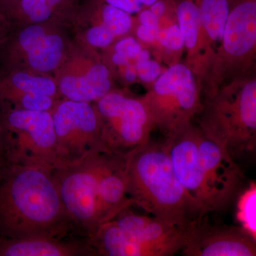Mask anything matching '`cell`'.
Wrapping results in <instances>:
<instances>
[{
    "mask_svg": "<svg viewBox=\"0 0 256 256\" xmlns=\"http://www.w3.org/2000/svg\"><path fill=\"white\" fill-rule=\"evenodd\" d=\"M116 8L124 10L128 14H138L146 8H149L156 0H99Z\"/></svg>",
    "mask_w": 256,
    "mask_h": 256,
    "instance_id": "27",
    "label": "cell"
},
{
    "mask_svg": "<svg viewBox=\"0 0 256 256\" xmlns=\"http://www.w3.org/2000/svg\"><path fill=\"white\" fill-rule=\"evenodd\" d=\"M16 1L18 0H0V11L4 14L5 11Z\"/></svg>",
    "mask_w": 256,
    "mask_h": 256,
    "instance_id": "32",
    "label": "cell"
},
{
    "mask_svg": "<svg viewBox=\"0 0 256 256\" xmlns=\"http://www.w3.org/2000/svg\"><path fill=\"white\" fill-rule=\"evenodd\" d=\"M106 154H96L54 170L60 198L74 230L86 238L98 228V184Z\"/></svg>",
    "mask_w": 256,
    "mask_h": 256,
    "instance_id": "11",
    "label": "cell"
},
{
    "mask_svg": "<svg viewBox=\"0 0 256 256\" xmlns=\"http://www.w3.org/2000/svg\"><path fill=\"white\" fill-rule=\"evenodd\" d=\"M158 50L165 54V56L172 60L173 64L178 63L175 58L180 57L184 50V42L178 23L160 28L158 38L154 42ZM161 53V54H162ZM172 62V60H170ZM172 65V64H171Z\"/></svg>",
    "mask_w": 256,
    "mask_h": 256,
    "instance_id": "24",
    "label": "cell"
},
{
    "mask_svg": "<svg viewBox=\"0 0 256 256\" xmlns=\"http://www.w3.org/2000/svg\"><path fill=\"white\" fill-rule=\"evenodd\" d=\"M73 40L70 28L57 24H30L13 28L0 45V69L53 77Z\"/></svg>",
    "mask_w": 256,
    "mask_h": 256,
    "instance_id": "5",
    "label": "cell"
},
{
    "mask_svg": "<svg viewBox=\"0 0 256 256\" xmlns=\"http://www.w3.org/2000/svg\"><path fill=\"white\" fill-rule=\"evenodd\" d=\"M256 0H230L222 41L203 82L205 96L234 80L255 76Z\"/></svg>",
    "mask_w": 256,
    "mask_h": 256,
    "instance_id": "4",
    "label": "cell"
},
{
    "mask_svg": "<svg viewBox=\"0 0 256 256\" xmlns=\"http://www.w3.org/2000/svg\"><path fill=\"white\" fill-rule=\"evenodd\" d=\"M74 230L54 170L8 164L0 174V235L63 238Z\"/></svg>",
    "mask_w": 256,
    "mask_h": 256,
    "instance_id": "1",
    "label": "cell"
},
{
    "mask_svg": "<svg viewBox=\"0 0 256 256\" xmlns=\"http://www.w3.org/2000/svg\"><path fill=\"white\" fill-rule=\"evenodd\" d=\"M138 14V22L140 24L148 26H159L160 18L153 14L149 8H146L140 12Z\"/></svg>",
    "mask_w": 256,
    "mask_h": 256,
    "instance_id": "29",
    "label": "cell"
},
{
    "mask_svg": "<svg viewBox=\"0 0 256 256\" xmlns=\"http://www.w3.org/2000/svg\"><path fill=\"white\" fill-rule=\"evenodd\" d=\"M176 23L183 35L186 64L202 84L206 75L200 10L196 0H175Z\"/></svg>",
    "mask_w": 256,
    "mask_h": 256,
    "instance_id": "21",
    "label": "cell"
},
{
    "mask_svg": "<svg viewBox=\"0 0 256 256\" xmlns=\"http://www.w3.org/2000/svg\"><path fill=\"white\" fill-rule=\"evenodd\" d=\"M126 156L106 154L98 184V227L114 220L120 212L133 205L127 194Z\"/></svg>",
    "mask_w": 256,
    "mask_h": 256,
    "instance_id": "18",
    "label": "cell"
},
{
    "mask_svg": "<svg viewBox=\"0 0 256 256\" xmlns=\"http://www.w3.org/2000/svg\"><path fill=\"white\" fill-rule=\"evenodd\" d=\"M200 128L234 158L256 146V76L234 80L205 96Z\"/></svg>",
    "mask_w": 256,
    "mask_h": 256,
    "instance_id": "3",
    "label": "cell"
},
{
    "mask_svg": "<svg viewBox=\"0 0 256 256\" xmlns=\"http://www.w3.org/2000/svg\"><path fill=\"white\" fill-rule=\"evenodd\" d=\"M138 79L146 84H152L162 73L161 64L158 60H146L136 62Z\"/></svg>",
    "mask_w": 256,
    "mask_h": 256,
    "instance_id": "26",
    "label": "cell"
},
{
    "mask_svg": "<svg viewBox=\"0 0 256 256\" xmlns=\"http://www.w3.org/2000/svg\"><path fill=\"white\" fill-rule=\"evenodd\" d=\"M60 98L54 77L0 69V109L50 111Z\"/></svg>",
    "mask_w": 256,
    "mask_h": 256,
    "instance_id": "14",
    "label": "cell"
},
{
    "mask_svg": "<svg viewBox=\"0 0 256 256\" xmlns=\"http://www.w3.org/2000/svg\"><path fill=\"white\" fill-rule=\"evenodd\" d=\"M198 127L191 124L164 137L173 170L188 194L206 214L224 210L198 160Z\"/></svg>",
    "mask_w": 256,
    "mask_h": 256,
    "instance_id": "12",
    "label": "cell"
},
{
    "mask_svg": "<svg viewBox=\"0 0 256 256\" xmlns=\"http://www.w3.org/2000/svg\"><path fill=\"white\" fill-rule=\"evenodd\" d=\"M120 228L148 248L153 256H170L181 252L192 238L198 224L178 226L154 216L138 215L124 208L112 220Z\"/></svg>",
    "mask_w": 256,
    "mask_h": 256,
    "instance_id": "15",
    "label": "cell"
},
{
    "mask_svg": "<svg viewBox=\"0 0 256 256\" xmlns=\"http://www.w3.org/2000/svg\"><path fill=\"white\" fill-rule=\"evenodd\" d=\"M203 86L200 79L185 64L176 63L152 84L142 96L154 128L164 137L191 124L201 114Z\"/></svg>",
    "mask_w": 256,
    "mask_h": 256,
    "instance_id": "6",
    "label": "cell"
},
{
    "mask_svg": "<svg viewBox=\"0 0 256 256\" xmlns=\"http://www.w3.org/2000/svg\"><path fill=\"white\" fill-rule=\"evenodd\" d=\"M256 238L242 227L198 224L181 254L186 256H256Z\"/></svg>",
    "mask_w": 256,
    "mask_h": 256,
    "instance_id": "17",
    "label": "cell"
},
{
    "mask_svg": "<svg viewBox=\"0 0 256 256\" xmlns=\"http://www.w3.org/2000/svg\"><path fill=\"white\" fill-rule=\"evenodd\" d=\"M198 153L208 184L224 208L242 192L244 174L228 152L207 138L198 127Z\"/></svg>",
    "mask_w": 256,
    "mask_h": 256,
    "instance_id": "16",
    "label": "cell"
},
{
    "mask_svg": "<svg viewBox=\"0 0 256 256\" xmlns=\"http://www.w3.org/2000/svg\"><path fill=\"white\" fill-rule=\"evenodd\" d=\"M134 20L124 10L99 0H84L70 30L78 41L101 50L132 31Z\"/></svg>",
    "mask_w": 256,
    "mask_h": 256,
    "instance_id": "13",
    "label": "cell"
},
{
    "mask_svg": "<svg viewBox=\"0 0 256 256\" xmlns=\"http://www.w3.org/2000/svg\"><path fill=\"white\" fill-rule=\"evenodd\" d=\"M84 0H18L4 13L13 28L53 23L70 28Z\"/></svg>",
    "mask_w": 256,
    "mask_h": 256,
    "instance_id": "19",
    "label": "cell"
},
{
    "mask_svg": "<svg viewBox=\"0 0 256 256\" xmlns=\"http://www.w3.org/2000/svg\"><path fill=\"white\" fill-rule=\"evenodd\" d=\"M86 240L94 256H153L150 249L120 228L114 220L101 224Z\"/></svg>",
    "mask_w": 256,
    "mask_h": 256,
    "instance_id": "22",
    "label": "cell"
},
{
    "mask_svg": "<svg viewBox=\"0 0 256 256\" xmlns=\"http://www.w3.org/2000/svg\"><path fill=\"white\" fill-rule=\"evenodd\" d=\"M127 194L152 216L181 227L196 225L207 214L175 174L164 140L149 141L126 156Z\"/></svg>",
    "mask_w": 256,
    "mask_h": 256,
    "instance_id": "2",
    "label": "cell"
},
{
    "mask_svg": "<svg viewBox=\"0 0 256 256\" xmlns=\"http://www.w3.org/2000/svg\"><path fill=\"white\" fill-rule=\"evenodd\" d=\"M0 256H94L86 240H63L46 236L0 237Z\"/></svg>",
    "mask_w": 256,
    "mask_h": 256,
    "instance_id": "20",
    "label": "cell"
},
{
    "mask_svg": "<svg viewBox=\"0 0 256 256\" xmlns=\"http://www.w3.org/2000/svg\"><path fill=\"white\" fill-rule=\"evenodd\" d=\"M0 124L8 164L62 168L50 111L2 108Z\"/></svg>",
    "mask_w": 256,
    "mask_h": 256,
    "instance_id": "7",
    "label": "cell"
},
{
    "mask_svg": "<svg viewBox=\"0 0 256 256\" xmlns=\"http://www.w3.org/2000/svg\"><path fill=\"white\" fill-rule=\"evenodd\" d=\"M6 152H5L4 131L0 124V174L8 166Z\"/></svg>",
    "mask_w": 256,
    "mask_h": 256,
    "instance_id": "31",
    "label": "cell"
},
{
    "mask_svg": "<svg viewBox=\"0 0 256 256\" xmlns=\"http://www.w3.org/2000/svg\"><path fill=\"white\" fill-rule=\"evenodd\" d=\"M256 185L252 184L240 196L238 204V216L242 222V227L255 238H256Z\"/></svg>",
    "mask_w": 256,
    "mask_h": 256,
    "instance_id": "25",
    "label": "cell"
},
{
    "mask_svg": "<svg viewBox=\"0 0 256 256\" xmlns=\"http://www.w3.org/2000/svg\"><path fill=\"white\" fill-rule=\"evenodd\" d=\"M12 26L5 15L0 11V45L6 40L12 30Z\"/></svg>",
    "mask_w": 256,
    "mask_h": 256,
    "instance_id": "30",
    "label": "cell"
},
{
    "mask_svg": "<svg viewBox=\"0 0 256 256\" xmlns=\"http://www.w3.org/2000/svg\"><path fill=\"white\" fill-rule=\"evenodd\" d=\"M94 104L100 119L102 141L110 154L126 156L150 140L154 127L142 97L114 87Z\"/></svg>",
    "mask_w": 256,
    "mask_h": 256,
    "instance_id": "8",
    "label": "cell"
},
{
    "mask_svg": "<svg viewBox=\"0 0 256 256\" xmlns=\"http://www.w3.org/2000/svg\"><path fill=\"white\" fill-rule=\"evenodd\" d=\"M160 28L159 26H148L140 24L136 26V34L137 40L140 43H154L158 38Z\"/></svg>",
    "mask_w": 256,
    "mask_h": 256,
    "instance_id": "28",
    "label": "cell"
},
{
    "mask_svg": "<svg viewBox=\"0 0 256 256\" xmlns=\"http://www.w3.org/2000/svg\"><path fill=\"white\" fill-rule=\"evenodd\" d=\"M50 112L62 166L78 164L96 154H110L102 141L94 104L60 98Z\"/></svg>",
    "mask_w": 256,
    "mask_h": 256,
    "instance_id": "9",
    "label": "cell"
},
{
    "mask_svg": "<svg viewBox=\"0 0 256 256\" xmlns=\"http://www.w3.org/2000/svg\"><path fill=\"white\" fill-rule=\"evenodd\" d=\"M196 2L200 10L206 78L214 56L223 38L224 28L230 12V0Z\"/></svg>",
    "mask_w": 256,
    "mask_h": 256,
    "instance_id": "23",
    "label": "cell"
},
{
    "mask_svg": "<svg viewBox=\"0 0 256 256\" xmlns=\"http://www.w3.org/2000/svg\"><path fill=\"white\" fill-rule=\"evenodd\" d=\"M60 98L94 104L116 87L100 50L74 38L54 75Z\"/></svg>",
    "mask_w": 256,
    "mask_h": 256,
    "instance_id": "10",
    "label": "cell"
}]
</instances>
